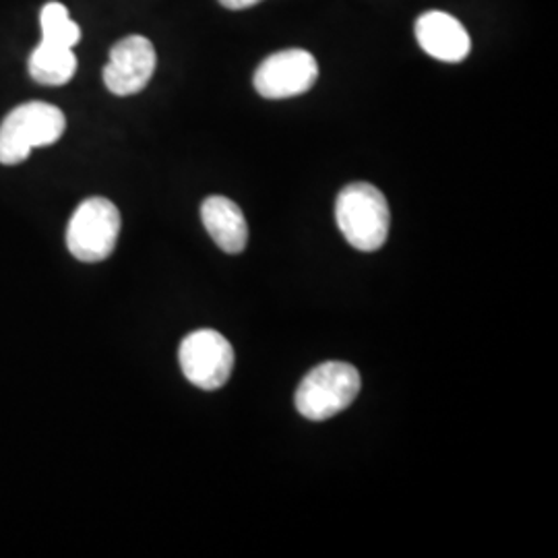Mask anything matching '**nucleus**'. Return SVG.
<instances>
[{"label": "nucleus", "mask_w": 558, "mask_h": 558, "mask_svg": "<svg viewBox=\"0 0 558 558\" xmlns=\"http://www.w3.org/2000/svg\"><path fill=\"white\" fill-rule=\"evenodd\" d=\"M77 71L73 48L41 40L29 57V75L41 85H64Z\"/></svg>", "instance_id": "9d476101"}, {"label": "nucleus", "mask_w": 558, "mask_h": 558, "mask_svg": "<svg viewBox=\"0 0 558 558\" xmlns=\"http://www.w3.org/2000/svg\"><path fill=\"white\" fill-rule=\"evenodd\" d=\"M317 77V59L308 50L290 48L260 62L255 73V89L267 100H286L306 94Z\"/></svg>", "instance_id": "423d86ee"}, {"label": "nucleus", "mask_w": 558, "mask_h": 558, "mask_svg": "<svg viewBox=\"0 0 558 558\" xmlns=\"http://www.w3.org/2000/svg\"><path fill=\"white\" fill-rule=\"evenodd\" d=\"M234 360L232 343L214 329L193 331L180 343V368L203 391L221 389L232 375Z\"/></svg>", "instance_id": "39448f33"}, {"label": "nucleus", "mask_w": 558, "mask_h": 558, "mask_svg": "<svg viewBox=\"0 0 558 558\" xmlns=\"http://www.w3.org/2000/svg\"><path fill=\"white\" fill-rule=\"evenodd\" d=\"M221 4L226 9H232V11H242V9H248V7H255L259 4L260 0H220Z\"/></svg>", "instance_id": "f8f14e48"}, {"label": "nucleus", "mask_w": 558, "mask_h": 558, "mask_svg": "<svg viewBox=\"0 0 558 558\" xmlns=\"http://www.w3.org/2000/svg\"><path fill=\"white\" fill-rule=\"evenodd\" d=\"M360 373L348 362H325L315 366L296 389L300 416L313 422L333 418L348 410L360 393Z\"/></svg>", "instance_id": "7ed1b4c3"}, {"label": "nucleus", "mask_w": 558, "mask_h": 558, "mask_svg": "<svg viewBox=\"0 0 558 558\" xmlns=\"http://www.w3.org/2000/svg\"><path fill=\"white\" fill-rule=\"evenodd\" d=\"M119 236V207L104 197H92L83 201L71 216L66 246L81 263H100L114 253Z\"/></svg>", "instance_id": "20e7f679"}, {"label": "nucleus", "mask_w": 558, "mask_h": 558, "mask_svg": "<svg viewBox=\"0 0 558 558\" xmlns=\"http://www.w3.org/2000/svg\"><path fill=\"white\" fill-rule=\"evenodd\" d=\"M66 119L62 110L46 101H27L7 114L0 124V163L17 166L32 149L52 145L62 137Z\"/></svg>", "instance_id": "f03ea898"}, {"label": "nucleus", "mask_w": 558, "mask_h": 558, "mask_svg": "<svg viewBox=\"0 0 558 558\" xmlns=\"http://www.w3.org/2000/svg\"><path fill=\"white\" fill-rule=\"evenodd\" d=\"M41 40L75 48L81 40L80 25L69 17V11L60 2L44 4L40 13Z\"/></svg>", "instance_id": "9b49d317"}, {"label": "nucleus", "mask_w": 558, "mask_h": 558, "mask_svg": "<svg viewBox=\"0 0 558 558\" xmlns=\"http://www.w3.org/2000/svg\"><path fill=\"white\" fill-rule=\"evenodd\" d=\"M416 40L422 50L442 62H461L470 57L472 38L453 15L426 11L416 20Z\"/></svg>", "instance_id": "6e6552de"}, {"label": "nucleus", "mask_w": 558, "mask_h": 558, "mask_svg": "<svg viewBox=\"0 0 558 558\" xmlns=\"http://www.w3.org/2000/svg\"><path fill=\"white\" fill-rule=\"evenodd\" d=\"M201 220L223 253L239 255L246 248L248 226L234 201L221 195L207 197L201 205Z\"/></svg>", "instance_id": "1a4fd4ad"}, {"label": "nucleus", "mask_w": 558, "mask_h": 558, "mask_svg": "<svg viewBox=\"0 0 558 558\" xmlns=\"http://www.w3.org/2000/svg\"><path fill=\"white\" fill-rule=\"evenodd\" d=\"M158 54L154 44L143 36H129L112 46L104 69V83L114 96H135L147 87L156 73Z\"/></svg>", "instance_id": "0eeeda50"}, {"label": "nucleus", "mask_w": 558, "mask_h": 558, "mask_svg": "<svg viewBox=\"0 0 558 558\" xmlns=\"http://www.w3.org/2000/svg\"><path fill=\"white\" fill-rule=\"evenodd\" d=\"M336 220L343 239L362 253H375L389 236V203L375 184L352 182L341 189Z\"/></svg>", "instance_id": "f257e3e1"}]
</instances>
